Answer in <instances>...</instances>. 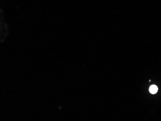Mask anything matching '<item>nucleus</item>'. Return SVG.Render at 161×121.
<instances>
[{"label": "nucleus", "instance_id": "1", "mask_svg": "<svg viewBox=\"0 0 161 121\" xmlns=\"http://www.w3.org/2000/svg\"><path fill=\"white\" fill-rule=\"evenodd\" d=\"M158 89V87L155 86V85H153V86H152L150 88V91L151 94H155V93H157Z\"/></svg>", "mask_w": 161, "mask_h": 121}]
</instances>
